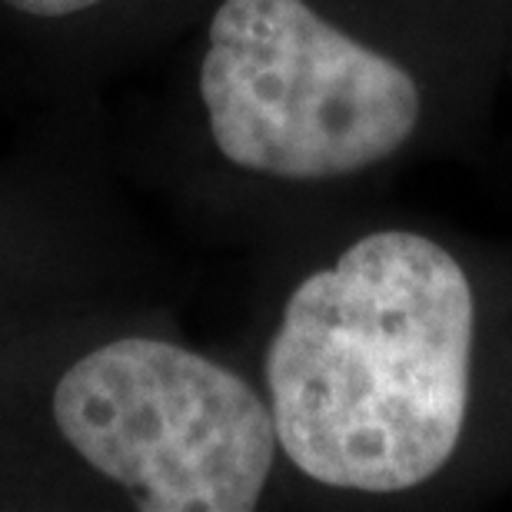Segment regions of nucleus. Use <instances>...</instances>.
<instances>
[{
	"instance_id": "nucleus-4",
	"label": "nucleus",
	"mask_w": 512,
	"mask_h": 512,
	"mask_svg": "<svg viewBox=\"0 0 512 512\" xmlns=\"http://www.w3.org/2000/svg\"><path fill=\"white\" fill-rule=\"evenodd\" d=\"M7 7H14L17 14L40 17V20H57V17H74L84 10L104 4V0H4Z\"/></svg>"
},
{
	"instance_id": "nucleus-2",
	"label": "nucleus",
	"mask_w": 512,
	"mask_h": 512,
	"mask_svg": "<svg viewBox=\"0 0 512 512\" xmlns=\"http://www.w3.org/2000/svg\"><path fill=\"white\" fill-rule=\"evenodd\" d=\"M200 97L230 163L280 180H333L386 160L419 124L409 70L306 0H223Z\"/></svg>"
},
{
	"instance_id": "nucleus-3",
	"label": "nucleus",
	"mask_w": 512,
	"mask_h": 512,
	"mask_svg": "<svg viewBox=\"0 0 512 512\" xmlns=\"http://www.w3.org/2000/svg\"><path fill=\"white\" fill-rule=\"evenodd\" d=\"M50 409L67 446L147 512H250L280 446L250 383L150 336L80 356Z\"/></svg>"
},
{
	"instance_id": "nucleus-1",
	"label": "nucleus",
	"mask_w": 512,
	"mask_h": 512,
	"mask_svg": "<svg viewBox=\"0 0 512 512\" xmlns=\"http://www.w3.org/2000/svg\"><path fill=\"white\" fill-rule=\"evenodd\" d=\"M473 323V286L439 243L409 230L353 243L290 293L266 350L280 449L333 489L426 483L463 436Z\"/></svg>"
}]
</instances>
